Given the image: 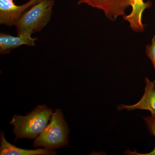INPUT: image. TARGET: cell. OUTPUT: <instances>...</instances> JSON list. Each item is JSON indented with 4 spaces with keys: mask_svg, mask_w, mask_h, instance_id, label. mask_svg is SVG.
<instances>
[{
    "mask_svg": "<svg viewBox=\"0 0 155 155\" xmlns=\"http://www.w3.org/2000/svg\"><path fill=\"white\" fill-rule=\"evenodd\" d=\"M52 110L45 105H38L26 116L14 115L11 124L13 131L18 139L36 138L47 125Z\"/></svg>",
    "mask_w": 155,
    "mask_h": 155,
    "instance_id": "cell-1",
    "label": "cell"
},
{
    "mask_svg": "<svg viewBox=\"0 0 155 155\" xmlns=\"http://www.w3.org/2000/svg\"><path fill=\"white\" fill-rule=\"evenodd\" d=\"M69 129L62 110L57 109L52 114L50 123L33 142L34 147H43L54 150L67 146Z\"/></svg>",
    "mask_w": 155,
    "mask_h": 155,
    "instance_id": "cell-2",
    "label": "cell"
},
{
    "mask_svg": "<svg viewBox=\"0 0 155 155\" xmlns=\"http://www.w3.org/2000/svg\"><path fill=\"white\" fill-rule=\"evenodd\" d=\"M54 0H42L24 12L15 26L17 34L41 31L49 22Z\"/></svg>",
    "mask_w": 155,
    "mask_h": 155,
    "instance_id": "cell-3",
    "label": "cell"
},
{
    "mask_svg": "<svg viewBox=\"0 0 155 155\" xmlns=\"http://www.w3.org/2000/svg\"><path fill=\"white\" fill-rule=\"evenodd\" d=\"M78 4H86L101 10L112 21L125 16V11L130 6V0H78Z\"/></svg>",
    "mask_w": 155,
    "mask_h": 155,
    "instance_id": "cell-4",
    "label": "cell"
},
{
    "mask_svg": "<svg viewBox=\"0 0 155 155\" xmlns=\"http://www.w3.org/2000/svg\"><path fill=\"white\" fill-rule=\"evenodd\" d=\"M41 1L29 0L22 5L18 6L14 0H0V23L9 26L16 25L26 10Z\"/></svg>",
    "mask_w": 155,
    "mask_h": 155,
    "instance_id": "cell-5",
    "label": "cell"
},
{
    "mask_svg": "<svg viewBox=\"0 0 155 155\" xmlns=\"http://www.w3.org/2000/svg\"><path fill=\"white\" fill-rule=\"evenodd\" d=\"M145 87L144 94L141 99L132 105L121 104L118 106V110H126L128 111L139 110H147L150 112L151 116L155 118V84L154 82L150 81L148 78L145 79Z\"/></svg>",
    "mask_w": 155,
    "mask_h": 155,
    "instance_id": "cell-6",
    "label": "cell"
},
{
    "mask_svg": "<svg viewBox=\"0 0 155 155\" xmlns=\"http://www.w3.org/2000/svg\"><path fill=\"white\" fill-rule=\"evenodd\" d=\"M31 33H25L14 36L2 32L0 34V53L6 54L22 45L34 46L37 38L31 37Z\"/></svg>",
    "mask_w": 155,
    "mask_h": 155,
    "instance_id": "cell-7",
    "label": "cell"
},
{
    "mask_svg": "<svg viewBox=\"0 0 155 155\" xmlns=\"http://www.w3.org/2000/svg\"><path fill=\"white\" fill-rule=\"evenodd\" d=\"M132 8L131 13L124 16V19L129 22L130 28L136 32L144 31L145 25L142 22V16L145 10L151 7L150 1L144 2L143 0H130Z\"/></svg>",
    "mask_w": 155,
    "mask_h": 155,
    "instance_id": "cell-8",
    "label": "cell"
},
{
    "mask_svg": "<svg viewBox=\"0 0 155 155\" xmlns=\"http://www.w3.org/2000/svg\"><path fill=\"white\" fill-rule=\"evenodd\" d=\"M57 152L48 149H38L36 150H26L17 147L7 141L4 132H1V155H53Z\"/></svg>",
    "mask_w": 155,
    "mask_h": 155,
    "instance_id": "cell-9",
    "label": "cell"
},
{
    "mask_svg": "<svg viewBox=\"0 0 155 155\" xmlns=\"http://www.w3.org/2000/svg\"><path fill=\"white\" fill-rule=\"evenodd\" d=\"M143 120L145 122L148 129L149 130L151 135L155 137V118L152 116H148L143 118ZM124 154L130 155H155V147L154 149L151 152L147 153H140L136 151L132 152L127 150L125 151Z\"/></svg>",
    "mask_w": 155,
    "mask_h": 155,
    "instance_id": "cell-10",
    "label": "cell"
},
{
    "mask_svg": "<svg viewBox=\"0 0 155 155\" xmlns=\"http://www.w3.org/2000/svg\"><path fill=\"white\" fill-rule=\"evenodd\" d=\"M146 54L151 61L155 70V35L153 36L151 44L146 46ZM153 82L155 83V80Z\"/></svg>",
    "mask_w": 155,
    "mask_h": 155,
    "instance_id": "cell-11",
    "label": "cell"
}]
</instances>
